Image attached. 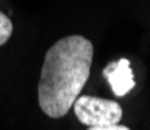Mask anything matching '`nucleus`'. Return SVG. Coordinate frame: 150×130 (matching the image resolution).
<instances>
[{"instance_id": "nucleus-4", "label": "nucleus", "mask_w": 150, "mask_h": 130, "mask_svg": "<svg viewBox=\"0 0 150 130\" xmlns=\"http://www.w3.org/2000/svg\"><path fill=\"white\" fill-rule=\"evenodd\" d=\"M11 35H13V22L5 13L0 11V45L6 44L8 39L11 38Z\"/></svg>"}, {"instance_id": "nucleus-1", "label": "nucleus", "mask_w": 150, "mask_h": 130, "mask_svg": "<svg viewBox=\"0 0 150 130\" xmlns=\"http://www.w3.org/2000/svg\"><path fill=\"white\" fill-rule=\"evenodd\" d=\"M92 57V43L81 35L61 38L47 50L38 102L49 118H63L70 111L89 78Z\"/></svg>"}, {"instance_id": "nucleus-5", "label": "nucleus", "mask_w": 150, "mask_h": 130, "mask_svg": "<svg viewBox=\"0 0 150 130\" xmlns=\"http://www.w3.org/2000/svg\"><path fill=\"white\" fill-rule=\"evenodd\" d=\"M88 130H130V129L125 127V125L116 124V125H108V127H89Z\"/></svg>"}, {"instance_id": "nucleus-3", "label": "nucleus", "mask_w": 150, "mask_h": 130, "mask_svg": "<svg viewBox=\"0 0 150 130\" xmlns=\"http://www.w3.org/2000/svg\"><path fill=\"white\" fill-rule=\"evenodd\" d=\"M103 75L117 97L128 94L134 88V75L131 71L130 61L127 58H120L119 61L110 63L103 69Z\"/></svg>"}, {"instance_id": "nucleus-2", "label": "nucleus", "mask_w": 150, "mask_h": 130, "mask_svg": "<svg viewBox=\"0 0 150 130\" xmlns=\"http://www.w3.org/2000/svg\"><path fill=\"white\" fill-rule=\"evenodd\" d=\"M75 116L86 127H108L122 119V107L116 100L100 99L94 96H80L74 104Z\"/></svg>"}]
</instances>
